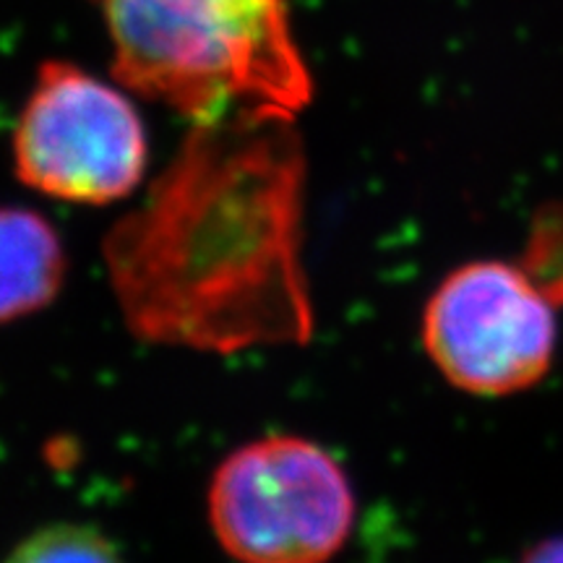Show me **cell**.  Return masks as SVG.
Listing matches in <instances>:
<instances>
[{
    "label": "cell",
    "mask_w": 563,
    "mask_h": 563,
    "mask_svg": "<svg viewBox=\"0 0 563 563\" xmlns=\"http://www.w3.org/2000/svg\"><path fill=\"white\" fill-rule=\"evenodd\" d=\"M3 245V321L45 311L66 279V251L58 230L26 207H9L0 228Z\"/></svg>",
    "instance_id": "8992f818"
},
{
    "label": "cell",
    "mask_w": 563,
    "mask_h": 563,
    "mask_svg": "<svg viewBox=\"0 0 563 563\" xmlns=\"http://www.w3.org/2000/svg\"><path fill=\"white\" fill-rule=\"evenodd\" d=\"M150 165V141L121 89L74 63L40 66L13 131V170L58 201L104 207L131 196Z\"/></svg>",
    "instance_id": "277c9868"
},
{
    "label": "cell",
    "mask_w": 563,
    "mask_h": 563,
    "mask_svg": "<svg viewBox=\"0 0 563 563\" xmlns=\"http://www.w3.org/2000/svg\"><path fill=\"white\" fill-rule=\"evenodd\" d=\"M522 266L548 298L563 300V207L540 211Z\"/></svg>",
    "instance_id": "ba28073f"
},
{
    "label": "cell",
    "mask_w": 563,
    "mask_h": 563,
    "mask_svg": "<svg viewBox=\"0 0 563 563\" xmlns=\"http://www.w3.org/2000/svg\"><path fill=\"white\" fill-rule=\"evenodd\" d=\"M5 563H123V559L95 527L58 522L26 534Z\"/></svg>",
    "instance_id": "52a82bcc"
},
{
    "label": "cell",
    "mask_w": 563,
    "mask_h": 563,
    "mask_svg": "<svg viewBox=\"0 0 563 563\" xmlns=\"http://www.w3.org/2000/svg\"><path fill=\"white\" fill-rule=\"evenodd\" d=\"M306 150L292 115L196 123L102 258L139 340L235 355L313 336L302 266Z\"/></svg>",
    "instance_id": "6da1fadb"
},
{
    "label": "cell",
    "mask_w": 563,
    "mask_h": 563,
    "mask_svg": "<svg viewBox=\"0 0 563 563\" xmlns=\"http://www.w3.org/2000/svg\"><path fill=\"white\" fill-rule=\"evenodd\" d=\"M553 300L522 264L470 262L422 311V347L454 389L509 397L543 382L555 357Z\"/></svg>",
    "instance_id": "5b68a950"
},
{
    "label": "cell",
    "mask_w": 563,
    "mask_h": 563,
    "mask_svg": "<svg viewBox=\"0 0 563 563\" xmlns=\"http://www.w3.org/2000/svg\"><path fill=\"white\" fill-rule=\"evenodd\" d=\"M209 525L238 563H327L355 525L340 460L316 441L272 433L243 443L209 481Z\"/></svg>",
    "instance_id": "3957f363"
},
{
    "label": "cell",
    "mask_w": 563,
    "mask_h": 563,
    "mask_svg": "<svg viewBox=\"0 0 563 563\" xmlns=\"http://www.w3.org/2000/svg\"><path fill=\"white\" fill-rule=\"evenodd\" d=\"M519 563H563V534L534 543Z\"/></svg>",
    "instance_id": "9c48e42d"
},
{
    "label": "cell",
    "mask_w": 563,
    "mask_h": 563,
    "mask_svg": "<svg viewBox=\"0 0 563 563\" xmlns=\"http://www.w3.org/2000/svg\"><path fill=\"white\" fill-rule=\"evenodd\" d=\"M112 74L196 123L241 110L298 115L313 79L287 0H95Z\"/></svg>",
    "instance_id": "7a4b0ae2"
}]
</instances>
